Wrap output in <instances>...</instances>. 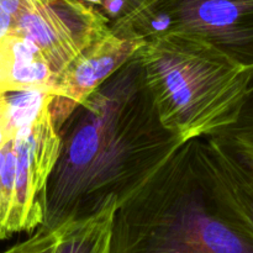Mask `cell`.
Segmentation results:
<instances>
[{
    "label": "cell",
    "instance_id": "obj_14",
    "mask_svg": "<svg viewBox=\"0 0 253 253\" xmlns=\"http://www.w3.org/2000/svg\"><path fill=\"white\" fill-rule=\"evenodd\" d=\"M82 1L96 7L103 14L106 12L110 16H119L124 14L125 15L124 20H126L143 0H82Z\"/></svg>",
    "mask_w": 253,
    "mask_h": 253
},
{
    "label": "cell",
    "instance_id": "obj_12",
    "mask_svg": "<svg viewBox=\"0 0 253 253\" xmlns=\"http://www.w3.org/2000/svg\"><path fill=\"white\" fill-rule=\"evenodd\" d=\"M98 147V133L93 126L79 131L71 147V161L74 165H85L93 158Z\"/></svg>",
    "mask_w": 253,
    "mask_h": 253
},
{
    "label": "cell",
    "instance_id": "obj_13",
    "mask_svg": "<svg viewBox=\"0 0 253 253\" xmlns=\"http://www.w3.org/2000/svg\"><path fill=\"white\" fill-rule=\"evenodd\" d=\"M57 246V230L42 231L32 239L16 245L2 253H54Z\"/></svg>",
    "mask_w": 253,
    "mask_h": 253
},
{
    "label": "cell",
    "instance_id": "obj_8",
    "mask_svg": "<svg viewBox=\"0 0 253 253\" xmlns=\"http://www.w3.org/2000/svg\"><path fill=\"white\" fill-rule=\"evenodd\" d=\"M57 230L54 253H111L113 234L106 222L66 224Z\"/></svg>",
    "mask_w": 253,
    "mask_h": 253
},
{
    "label": "cell",
    "instance_id": "obj_4",
    "mask_svg": "<svg viewBox=\"0 0 253 253\" xmlns=\"http://www.w3.org/2000/svg\"><path fill=\"white\" fill-rule=\"evenodd\" d=\"M145 41L126 39L110 31L84 49L57 78L51 95L72 104H81Z\"/></svg>",
    "mask_w": 253,
    "mask_h": 253
},
{
    "label": "cell",
    "instance_id": "obj_10",
    "mask_svg": "<svg viewBox=\"0 0 253 253\" xmlns=\"http://www.w3.org/2000/svg\"><path fill=\"white\" fill-rule=\"evenodd\" d=\"M16 195V156L11 141L5 146L4 163L0 173V237L6 239L14 231Z\"/></svg>",
    "mask_w": 253,
    "mask_h": 253
},
{
    "label": "cell",
    "instance_id": "obj_2",
    "mask_svg": "<svg viewBox=\"0 0 253 253\" xmlns=\"http://www.w3.org/2000/svg\"><path fill=\"white\" fill-rule=\"evenodd\" d=\"M136 17H163L167 31L198 35L253 68V0H143L128 21Z\"/></svg>",
    "mask_w": 253,
    "mask_h": 253
},
{
    "label": "cell",
    "instance_id": "obj_16",
    "mask_svg": "<svg viewBox=\"0 0 253 253\" xmlns=\"http://www.w3.org/2000/svg\"><path fill=\"white\" fill-rule=\"evenodd\" d=\"M6 146V145H5ZM5 146L0 150V173H1V168H2V163H4V156H5ZM1 240V237H0Z\"/></svg>",
    "mask_w": 253,
    "mask_h": 253
},
{
    "label": "cell",
    "instance_id": "obj_15",
    "mask_svg": "<svg viewBox=\"0 0 253 253\" xmlns=\"http://www.w3.org/2000/svg\"><path fill=\"white\" fill-rule=\"evenodd\" d=\"M15 132L10 125L9 110H7V100L5 94H0V150L9 141L14 138Z\"/></svg>",
    "mask_w": 253,
    "mask_h": 253
},
{
    "label": "cell",
    "instance_id": "obj_6",
    "mask_svg": "<svg viewBox=\"0 0 253 253\" xmlns=\"http://www.w3.org/2000/svg\"><path fill=\"white\" fill-rule=\"evenodd\" d=\"M56 81V73L34 41L15 32L0 40V94L27 89L51 93Z\"/></svg>",
    "mask_w": 253,
    "mask_h": 253
},
{
    "label": "cell",
    "instance_id": "obj_3",
    "mask_svg": "<svg viewBox=\"0 0 253 253\" xmlns=\"http://www.w3.org/2000/svg\"><path fill=\"white\" fill-rule=\"evenodd\" d=\"M16 156V195L14 231L31 230L43 215L44 188L59 150V138L51 105L32 125L22 127L11 140Z\"/></svg>",
    "mask_w": 253,
    "mask_h": 253
},
{
    "label": "cell",
    "instance_id": "obj_11",
    "mask_svg": "<svg viewBox=\"0 0 253 253\" xmlns=\"http://www.w3.org/2000/svg\"><path fill=\"white\" fill-rule=\"evenodd\" d=\"M226 131L231 132L232 140L253 148V68L249 71L246 91L236 121Z\"/></svg>",
    "mask_w": 253,
    "mask_h": 253
},
{
    "label": "cell",
    "instance_id": "obj_1",
    "mask_svg": "<svg viewBox=\"0 0 253 253\" xmlns=\"http://www.w3.org/2000/svg\"><path fill=\"white\" fill-rule=\"evenodd\" d=\"M142 47L148 84L168 130L189 138L234 125L249 71L189 32L157 34Z\"/></svg>",
    "mask_w": 253,
    "mask_h": 253
},
{
    "label": "cell",
    "instance_id": "obj_7",
    "mask_svg": "<svg viewBox=\"0 0 253 253\" xmlns=\"http://www.w3.org/2000/svg\"><path fill=\"white\" fill-rule=\"evenodd\" d=\"M221 153L224 215L253 239V148L231 140Z\"/></svg>",
    "mask_w": 253,
    "mask_h": 253
},
{
    "label": "cell",
    "instance_id": "obj_9",
    "mask_svg": "<svg viewBox=\"0 0 253 253\" xmlns=\"http://www.w3.org/2000/svg\"><path fill=\"white\" fill-rule=\"evenodd\" d=\"M7 100L10 125L15 133L22 127L32 125L52 104L53 96L44 90L27 89L5 94Z\"/></svg>",
    "mask_w": 253,
    "mask_h": 253
},
{
    "label": "cell",
    "instance_id": "obj_17",
    "mask_svg": "<svg viewBox=\"0 0 253 253\" xmlns=\"http://www.w3.org/2000/svg\"><path fill=\"white\" fill-rule=\"evenodd\" d=\"M250 148H251V147H250Z\"/></svg>",
    "mask_w": 253,
    "mask_h": 253
},
{
    "label": "cell",
    "instance_id": "obj_5",
    "mask_svg": "<svg viewBox=\"0 0 253 253\" xmlns=\"http://www.w3.org/2000/svg\"><path fill=\"white\" fill-rule=\"evenodd\" d=\"M111 253H253V240L221 217L200 221L198 231L189 234L113 239Z\"/></svg>",
    "mask_w": 253,
    "mask_h": 253
}]
</instances>
